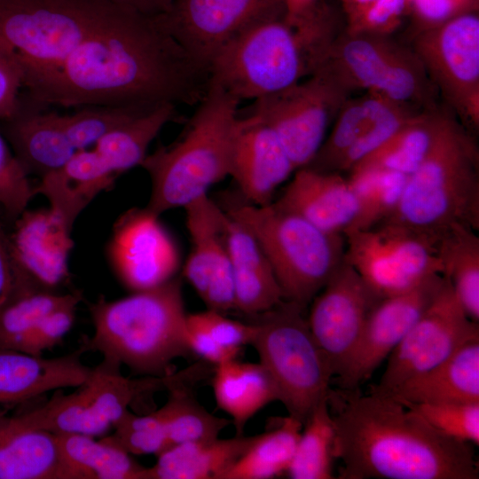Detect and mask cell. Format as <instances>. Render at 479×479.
I'll return each instance as SVG.
<instances>
[{"label":"cell","instance_id":"1","mask_svg":"<svg viewBox=\"0 0 479 479\" xmlns=\"http://www.w3.org/2000/svg\"><path fill=\"white\" fill-rule=\"evenodd\" d=\"M208 85V72L156 18L114 6L55 72L28 90L39 106H177L198 105Z\"/></svg>","mask_w":479,"mask_h":479},{"label":"cell","instance_id":"2","mask_svg":"<svg viewBox=\"0 0 479 479\" xmlns=\"http://www.w3.org/2000/svg\"><path fill=\"white\" fill-rule=\"evenodd\" d=\"M342 479H477L471 444L445 437L395 399L331 389Z\"/></svg>","mask_w":479,"mask_h":479},{"label":"cell","instance_id":"3","mask_svg":"<svg viewBox=\"0 0 479 479\" xmlns=\"http://www.w3.org/2000/svg\"><path fill=\"white\" fill-rule=\"evenodd\" d=\"M343 27L323 5L259 22L217 53L208 67L209 83L239 102L281 91L323 65Z\"/></svg>","mask_w":479,"mask_h":479},{"label":"cell","instance_id":"4","mask_svg":"<svg viewBox=\"0 0 479 479\" xmlns=\"http://www.w3.org/2000/svg\"><path fill=\"white\" fill-rule=\"evenodd\" d=\"M89 310L93 334L80 348L100 353L109 365L163 377L176 358L191 352L179 279L115 301L101 297Z\"/></svg>","mask_w":479,"mask_h":479},{"label":"cell","instance_id":"5","mask_svg":"<svg viewBox=\"0 0 479 479\" xmlns=\"http://www.w3.org/2000/svg\"><path fill=\"white\" fill-rule=\"evenodd\" d=\"M240 102L210 84L183 135L147 154L142 167L151 179L146 208L160 216L208 194L229 176Z\"/></svg>","mask_w":479,"mask_h":479},{"label":"cell","instance_id":"6","mask_svg":"<svg viewBox=\"0 0 479 479\" xmlns=\"http://www.w3.org/2000/svg\"><path fill=\"white\" fill-rule=\"evenodd\" d=\"M387 220L436 242L456 224L479 230V150L457 120L437 147L408 177L401 200Z\"/></svg>","mask_w":479,"mask_h":479},{"label":"cell","instance_id":"7","mask_svg":"<svg viewBox=\"0 0 479 479\" xmlns=\"http://www.w3.org/2000/svg\"><path fill=\"white\" fill-rule=\"evenodd\" d=\"M258 240L285 300L305 308L344 261L342 234L327 233L274 202L230 200L223 208Z\"/></svg>","mask_w":479,"mask_h":479},{"label":"cell","instance_id":"8","mask_svg":"<svg viewBox=\"0 0 479 479\" xmlns=\"http://www.w3.org/2000/svg\"><path fill=\"white\" fill-rule=\"evenodd\" d=\"M114 5L104 0H0V51L30 88L55 72Z\"/></svg>","mask_w":479,"mask_h":479},{"label":"cell","instance_id":"9","mask_svg":"<svg viewBox=\"0 0 479 479\" xmlns=\"http://www.w3.org/2000/svg\"><path fill=\"white\" fill-rule=\"evenodd\" d=\"M302 307L284 300L255 315L251 344L271 375L288 414L304 423L315 406L327 398L334 377L303 317Z\"/></svg>","mask_w":479,"mask_h":479},{"label":"cell","instance_id":"10","mask_svg":"<svg viewBox=\"0 0 479 479\" xmlns=\"http://www.w3.org/2000/svg\"><path fill=\"white\" fill-rule=\"evenodd\" d=\"M353 93L327 68L253 101L252 114L276 133L296 169L315 157L341 108Z\"/></svg>","mask_w":479,"mask_h":479},{"label":"cell","instance_id":"11","mask_svg":"<svg viewBox=\"0 0 479 479\" xmlns=\"http://www.w3.org/2000/svg\"><path fill=\"white\" fill-rule=\"evenodd\" d=\"M343 236L344 260L381 298L405 293L442 274L436 242L399 223L384 220Z\"/></svg>","mask_w":479,"mask_h":479},{"label":"cell","instance_id":"12","mask_svg":"<svg viewBox=\"0 0 479 479\" xmlns=\"http://www.w3.org/2000/svg\"><path fill=\"white\" fill-rule=\"evenodd\" d=\"M408 43L439 98L472 134L479 129V18L467 13L420 31Z\"/></svg>","mask_w":479,"mask_h":479},{"label":"cell","instance_id":"13","mask_svg":"<svg viewBox=\"0 0 479 479\" xmlns=\"http://www.w3.org/2000/svg\"><path fill=\"white\" fill-rule=\"evenodd\" d=\"M442 289L388 357L380 382L370 392L387 395L407 380L437 365L466 342L479 338L444 277Z\"/></svg>","mask_w":479,"mask_h":479},{"label":"cell","instance_id":"14","mask_svg":"<svg viewBox=\"0 0 479 479\" xmlns=\"http://www.w3.org/2000/svg\"><path fill=\"white\" fill-rule=\"evenodd\" d=\"M284 16V0H174L169 11L156 19L208 72L217 53L241 32Z\"/></svg>","mask_w":479,"mask_h":479},{"label":"cell","instance_id":"15","mask_svg":"<svg viewBox=\"0 0 479 479\" xmlns=\"http://www.w3.org/2000/svg\"><path fill=\"white\" fill-rule=\"evenodd\" d=\"M420 111L373 91L352 95L338 113L318 152L305 167L349 173Z\"/></svg>","mask_w":479,"mask_h":479},{"label":"cell","instance_id":"16","mask_svg":"<svg viewBox=\"0 0 479 479\" xmlns=\"http://www.w3.org/2000/svg\"><path fill=\"white\" fill-rule=\"evenodd\" d=\"M381 299L344 260L311 301L308 325L334 376L342 371Z\"/></svg>","mask_w":479,"mask_h":479},{"label":"cell","instance_id":"17","mask_svg":"<svg viewBox=\"0 0 479 479\" xmlns=\"http://www.w3.org/2000/svg\"><path fill=\"white\" fill-rule=\"evenodd\" d=\"M442 274L415 288L381 299L372 310L349 357L336 376L342 389H356L389 357L435 300L444 283Z\"/></svg>","mask_w":479,"mask_h":479},{"label":"cell","instance_id":"18","mask_svg":"<svg viewBox=\"0 0 479 479\" xmlns=\"http://www.w3.org/2000/svg\"><path fill=\"white\" fill-rule=\"evenodd\" d=\"M158 217L146 208L132 209L114 226L111 259L121 280L134 292L166 283L179 264L177 248Z\"/></svg>","mask_w":479,"mask_h":479},{"label":"cell","instance_id":"19","mask_svg":"<svg viewBox=\"0 0 479 479\" xmlns=\"http://www.w3.org/2000/svg\"><path fill=\"white\" fill-rule=\"evenodd\" d=\"M71 231L50 208L23 211L8 236L16 279L38 289L58 292L69 277Z\"/></svg>","mask_w":479,"mask_h":479},{"label":"cell","instance_id":"20","mask_svg":"<svg viewBox=\"0 0 479 479\" xmlns=\"http://www.w3.org/2000/svg\"><path fill=\"white\" fill-rule=\"evenodd\" d=\"M296 170L273 130L259 118L239 115L232 139L229 176L242 199L255 205L271 202L275 191Z\"/></svg>","mask_w":479,"mask_h":479},{"label":"cell","instance_id":"21","mask_svg":"<svg viewBox=\"0 0 479 479\" xmlns=\"http://www.w3.org/2000/svg\"><path fill=\"white\" fill-rule=\"evenodd\" d=\"M274 203L332 234L343 235L359 214V203L348 177L308 167L294 171Z\"/></svg>","mask_w":479,"mask_h":479},{"label":"cell","instance_id":"22","mask_svg":"<svg viewBox=\"0 0 479 479\" xmlns=\"http://www.w3.org/2000/svg\"><path fill=\"white\" fill-rule=\"evenodd\" d=\"M76 351L53 358L33 356L12 349H0V410L25 405L46 392L77 388L91 368Z\"/></svg>","mask_w":479,"mask_h":479},{"label":"cell","instance_id":"23","mask_svg":"<svg viewBox=\"0 0 479 479\" xmlns=\"http://www.w3.org/2000/svg\"><path fill=\"white\" fill-rule=\"evenodd\" d=\"M0 479H80L53 434L25 425L0 410Z\"/></svg>","mask_w":479,"mask_h":479},{"label":"cell","instance_id":"24","mask_svg":"<svg viewBox=\"0 0 479 479\" xmlns=\"http://www.w3.org/2000/svg\"><path fill=\"white\" fill-rule=\"evenodd\" d=\"M224 211L223 238L234 276L235 309L255 316L279 304L284 294L256 238Z\"/></svg>","mask_w":479,"mask_h":479},{"label":"cell","instance_id":"25","mask_svg":"<svg viewBox=\"0 0 479 479\" xmlns=\"http://www.w3.org/2000/svg\"><path fill=\"white\" fill-rule=\"evenodd\" d=\"M116 177L94 148L80 149L63 167L41 177L35 194L43 195L72 230L82 211L101 192L110 190Z\"/></svg>","mask_w":479,"mask_h":479},{"label":"cell","instance_id":"26","mask_svg":"<svg viewBox=\"0 0 479 479\" xmlns=\"http://www.w3.org/2000/svg\"><path fill=\"white\" fill-rule=\"evenodd\" d=\"M457 120L443 103L422 110L350 171L379 169L410 176L429 157Z\"/></svg>","mask_w":479,"mask_h":479},{"label":"cell","instance_id":"27","mask_svg":"<svg viewBox=\"0 0 479 479\" xmlns=\"http://www.w3.org/2000/svg\"><path fill=\"white\" fill-rule=\"evenodd\" d=\"M384 396L399 403L479 402V338Z\"/></svg>","mask_w":479,"mask_h":479},{"label":"cell","instance_id":"28","mask_svg":"<svg viewBox=\"0 0 479 479\" xmlns=\"http://www.w3.org/2000/svg\"><path fill=\"white\" fill-rule=\"evenodd\" d=\"M400 43L392 35L349 34L343 28L321 67L352 93L371 91L381 81Z\"/></svg>","mask_w":479,"mask_h":479},{"label":"cell","instance_id":"29","mask_svg":"<svg viewBox=\"0 0 479 479\" xmlns=\"http://www.w3.org/2000/svg\"><path fill=\"white\" fill-rule=\"evenodd\" d=\"M9 138L28 174L40 177L63 167L76 151L54 112H28L11 119Z\"/></svg>","mask_w":479,"mask_h":479},{"label":"cell","instance_id":"30","mask_svg":"<svg viewBox=\"0 0 479 479\" xmlns=\"http://www.w3.org/2000/svg\"><path fill=\"white\" fill-rule=\"evenodd\" d=\"M256 437L242 435L173 445L146 467L145 479H220Z\"/></svg>","mask_w":479,"mask_h":479},{"label":"cell","instance_id":"31","mask_svg":"<svg viewBox=\"0 0 479 479\" xmlns=\"http://www.w3.org/2000/svg\"><path fill=\"white\" fill-rule=\"evenodd\" d=\"M213 389L217 406L228 413L242 436L247 421L262 408L279 400L277 388L260 364L232 359L216 365Z\"/></svg>","mask_w":479,"mask_h":479},{"label":"cell","instance_id":"32","mask_svg":"<svg viewBox=\"0 0 479 479\" xmlns=\"http://www.w3.org/2000/svg\"><path fill=\"white\" fill-rule=\"evenodd\" d=\"M191 250L184 266V276L202 298L209 279L226 255L223 238L224 208L208 194L185 208Z\"/></svg>","mask_w":479,"mask_h":479},{"label":"cell","instance_id":"33","mask_svg":"<svg viewBox=\"0 0 479 479\" xmlns=\"http://www.w3.org/2000/svg\"><path fill=\"white\" fill-rule=\"evenodd\" d=\"M461 224L447 229L436 241L437 255L445 277L467 317L479 321V236Z\"/></svg>","mask_w":479,"mask_h":479},{"label":"cell","instance_id":"34","mask_svg":"<svg viewBox=\"0 0 479 479\" xmlns=\"http://www.w3.org/2000/svg\"><path fill=\"white\" fill-rule=\"evenodd\" d=\"M177 106L161 104L146 108L101 137L95 151L117 176L140 166L152 141L177 117Z\"/></svg>","mask_w":479,"mask_h":479},{"label":"cell","instance_id":"35","mask_svg":"<svg viewBox=\"0 0 479 479\" xmlns=\"http://www.w3.org/2000/svg\"><path fill=\"white\" fill-rule=\"evenodd\" d=\"M163 380L169 396L157 412L171 446L215 440L232 423L231 420L210 413L200 404L191 389L183 384L182 375L169 373L163 376Z\"/></svg>","mask_w":479,"mask_h":479},{"label":"cell","instance_id":"36","mask_svg":"<svg viewBox=\"0 0 479 479\" xmlns=\"http://www.w3.org/2000/svg\"><path fill=\"white\" fill-rule=\"evenodd\" d=\"M55 436L64 458L80 479H145L146 467L113 444L81 434Z\"/></svg>","mask_w":479,"mask_h":479},{"label":"cell","instance_id":"37","mask_svg":"<svg viewBox=\"0 0 479 479\" xmlns=\"http://www.w3.org/2000/svg\"><path fill=\"white\" fill-rule=\"evenodd\" d=\"M302 426L292 415L282 418L276 428L258 435L220 479H270L287 473Z\"/></svg>","mask_w":479,"mask_h":479},{"label":"cell","instance_id":"38","mask_svg":"<svg viewBox=\"0 0 479 479\" xmlns=\"http://www.w3.org/2000/svg\"><path fill=\"white\" fill-rule=\"evenodd\" d=\"M158 387L164 388L162 377L131 380L122 374L120 366L104 361L79 386L94 414L110 429L140 394Z\"/></svg>","mask_w":479,"mask_h":479},{"label":"cell","instance_id":"39","mask_svg":"<svg viewBox=\"0 0 479 479\" xmlns=\"http://www.w3.org/2000/svg\"><path fill=\"white\" fill-rule=\"evenodd\" d=\"M58 389L43 404L25 408L15 413L27 427L53 435L81 434L100 436L111 430L94 414L81 389L69 394Z\"/></svg>","mask_w":479,"mask_h":479},{"label":"cell","instance_id":"40","mask_svg":"<svg viewBox=\"0 0 479 479\" xmlns=\"http://www.w3.org/2000/svg\"><path fill=\"white\" fill-rule=\"evenodd\" d=\"M327 398L315 406L303 423L304 428L287 471L289 478H334L335 427Z\"/></svg>","mask_w":479,"mask_h":479},{"label":"cell","instance_id":"41","mask_svg":"<svg viewBox=\"0 0 479 479\" xmlns=\"http://www.w3.org/2000/svg\"><path fill=\"white\" fill-rule=\"evenodd\" d=\"M348 174L359 203L358 216L349 230L367 229L389 219L399 205L409 177L379 169L352 170Z\"/></svg>","mask_w":479,"mask_h":479},{"label":"cell","instance_id":"42","mask_svg":"<svg viewBox=\"0 0 479 479\" xmlns=\"http://www.w3.org/2000/svg\"><path fill=\"white\" fill-rule=\"evenodd\" d=\"M68 294L16 282L0 307V349L18 350L25 335Z\"/></svg>","mask_w":479,"mask_h":479},{"label":"cell","instance_id":"43","mask_svg":"<svg viewBox=\"0 0 479 479\" xmlns=\"http://www.w3.org/2000/svg\"><path fill=\"white\" fill-rule=\"evenodd\" d=\"M152 106H83L73 114H61V120L75 148L87 149L94 146L113 130Z\"/></svg>","mask_w":479,"mask_h":479},{"label":"cell","instance_id":"44","mask_svg":"<svg viewBox=\"0 0 479 479\" xmlns=\"http://www.w3.org/2000/svg\"><path fill=\"white\" fill-rule=\"evenodd\" d=\"M440 435L479 445V402L400 403Z\"/></svg>","mask_w":479,"mask_h":479},{"label":"cell","instance_id":"45","mask_svg":"<svg viewBox=\"0 0 479 479\" xmlns=\"http://www.w3.org/2000/svg\"><path fill=\"white\" fill-rule=\"evenodd\" d=\"M112 434L102 439L128 453L159 456L171 445L157 411L137 415L127 411L113 426Z\"/></svg>","mask_w":479,"mask_h":479},{"label":"cell","instance_id":"46","mask_svg":"<svg viewBox=\"0 0 479 479\" xmlns=\"http://www.w3.org/2000/svg\"><path fill=\"white\" fill-rule=\"evenodd\" d=\"M344 30L349 34L392 35L409 11V0H342Z\"/></svg>","mask_w":479,"mask_h":479},{"label":"cell","instance_id":"47","mask_svg":"<svg viewBox=\"0 0 479 479\" xmlns=\"http://www.w3.org/2000/svg\"><path fill=\"white\" fill-rule=\"evenodd\" d=\"M81 300L79 292L69 293L65 302L46 314L25 335L17 351L42 356L43 351L59 344L71 329Z\"/></svg>","mask_w":479,"mask_h":479},{"label":"cell","instance_id":"48","mask_svg":"<svg viewBox=\"0 0 479 479\" xmlns=\"http://www.w3.org/2000/svg\"><path fill=\"white\" fill-rule=\"evenodd\" d=\"M28 173L0 134V207L17 218L35 194Z\"/></svg>","mask_w":479,"mask_h":479},{"label":"cell","instance_id":"49","mask_svg":"<svg viewBox=\"0 0 479 479\" xmlns=\"http://www.w3.org/2000/svg\"><path fill=\"white\" fill-rule=\"evenodd\" d=\"M188 316L217 343L228 349H240L243 345L251 344L255 334L253 323L231 319L215 310L208 309Z\"/></svg>","mask_w":479,"mask_h":479},{"label":"cell","instance_id":"50","mask_svg":"<svg viewBox=\"0 0 479 479\" xmlns=\"http://www.w3.org/2000/svg\"><path fill=\"white\" fill-rule=\"evenodd\" d=\"M478 0H409L414 17L413 35L436 27L458 16L475 12Z\"/></svg>","mask_w":479,"mask_h":479},{"label":"cell","instance_id":"51","mask_svg":"<svg viewBox=\"0 0 479 479\" xmlns=\"http://www.w3.org/2000/svg\"><path fill=\"white\" fill-rule=\"evenodd\" d=\"M24 86L20 66L0 51V119L13 118L19 110V91Z\"/></svg>","mask_w":479,"mask_h":479},{"label":"cell","instance_id":"52","mask_svg":"<svg viewBox=\"0 0 479 479\" xmlns=\"http://www.w3.org/2000/svg\"><path fill=\"white\" fill-rule=\"evenodd\" d=\"M186 337L191 352L200 356L215 366L236 359L240 349H228L217 343L200 325L186 315Z\"/></svg>","mask_w":479,"mask_h":479},{"label":"cell","instance_id":"53","mask_svg":"<svg viewBox=\"0 0 479 479\" xmlns=\"http://www.w3.org/2000/svg\"><path fill=\"white\" fill-rule=\"evenodd\" d=\"M15 270L8 236L0 226V307L10 296L15 284Z\"/></svg>","mask_w":479,"mask_h":479},{"label":"cell","instance_id":"54","mask_svg":"<svg viewBox=\"0 0 479 479\" xmlns=\"http://www.w3.org/2000/svg\"><path fill=\"white\" fill-rule=\"evenodd\" d=\"M118 8L149 18L167 13L174 0H104Z\"/></svg>","mask_w":479,"mask_h":479},{"label":"cell","instance_id":"55","mask_svg":"<svg viewBox=\"0 0 479 479\" xmlns=\"http://www.w3.org/2000/svg\"><path fill=\"white\" fill-rule=\"evenodd\" d=\"M316 0H284L286 5V17L294 18L312 9Z\"/></svg>","mask_w":479,"mask_h":479}]
</instances>
